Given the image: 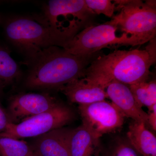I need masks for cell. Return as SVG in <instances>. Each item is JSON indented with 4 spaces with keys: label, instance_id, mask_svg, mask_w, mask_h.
Segmentation results:
<instances>
[{
    "label": "cell",
    "instance_id": "cell-20",
    "mask_svg": "<svg viewBox=\"0 0 156 156\" xmlns=\"http://www.w3.org/2000/svg\"><path fill=\"white\" fill-rule=\"evenodd\" d=\"M11 123L7 111L5 110L0 102V134L6 130L9 123Z\"/></svg>",
    "mask_w": 156,
    "mask_h": 156
},
{
    "label": "cell",
    "instance_id": "cell-12",
    "mask_svg": "<svg viewBox=\"0 0 156 156\" xmlns=\"http://www.w3.org/2000/svg\"><path fill=\"white\" fill-rule=\"evenodd\" d=\"M70 102L87 105L105 100L108 98L105 88L90 83L85 78L77 79L58 89Z\"/></svg>",
    "mask_w": 156,
    "mask_h": 156
},
{
    "label": "cell",
    "instance_id": "cell-4",
    "mask_svg": "<svg viewBox=\"0 0 156 156\" xmlns=\"http://www.w3.org/2000/svg\"><path fill=\"white\" fill-rule=\"evenodd\" d=\"M7 38L32 59L44 49L60 47V43L44 17H19L8 20L5 27Z\"/></svg>",
    "mask_w": 156,
    "mask_h": 156
},
{
    "label": "cell",
    "instance_id": "cell-16",
    "mask_svg": "<svg viewBox=\"0 0 156 156\" xmlns=\"http://www.w3.org/2000/svg\"><path fill=\"white\" fill-rule=\"evenodd\" d=\"M138 105L149 108L156 104L155 80L147 81L128 85Z\"/></svg>",
    "mask_w": 156,
    "mask_h": 156
},
{
    "label": "cell",
    "instance_id": "cell-9",
    "mask_svg": "<svg viewBox=\"0 0 156 156\" xmlns=\"http://www.w3.org/2000/svg\"><path fill=\"white\" fill-rule=\"evenodd\" d=\"M59 102L49 93H20L11 96L7 112L11 123L17 124L50 110Z\"/></svg>",
    "mask_w": 156,
    "mask_h": 156
},
{
    "label": "cell",
    "instance_id": "cell-13",
    "mask_svg": "<svg viewBox=\"0 0 156 156\" xmlns=\"http://www.w3.org/2000/svg\"><path fill=\"white\" fill-rule=\"evenodd\" d=\"M69 150L70 156H99V138L82 125L72 130Z\"/></svg>",
    "mask_w": 156,
    "mask_h": 156
},
{
    "label": "cell",
    "instance_id": "cell-8",
    "mask_svg": "<svg viewBox=\"0 0 156 156\" xmlns=\"http://www.w3.org/2000/svg\"><path fill=\"white\" fill-rule=\"evenodd\" d=\"M83 126L100 138L117 130L124 124L125 117L112 103L106 100L79 105Z\"/></svg>",
    "mask_w": 156,
    "mask_h": 156
},
{
    "label": "cell",
    "instance_id": "cell-17",
    "mask_svg": "<svg viewBox=\"0 0 156 156\" xmlns=\"http://www.w3.org/2000/svg\"><path fill=\"white\" fill-rule=\"evenodd\" d=\"M33 151L25 141L0 136V156H29Z\"/></svg>",
    "mask_w": 156,
    "mask_h": 156
},
{
    "label": "cell",
    "instance_id": "cell-14",
    "mask_svg": "<svg viewBox=\"0 0 156 156\" xmlns=\"http://www.w3.org/2000/svg\"><path fill=\"white\" fill-rule=\"evenodd\" d=\"M128 142L143 156H156V138L144 123L132 121L127 134Z\"/></svg>",
    "mask_w": 156,
    "mask_h": 156
},
{
    "label": "cell",
    "instance_id": "cell-2",
    "mask_svg": "<svg viewBox=\"0 0 156 156\" xmlns=\"http://www.w3.org/2000/svg\"><path fill=\"white\" fill-rule=\"evenodd\" d=\"M156 56L146 49L115 50L98 56L87 68L84 77L90 83L105 88L115 81L128 85L147 81Z\"/></svg>",
    "mask_w": 156,
    "mask_h": 156
},
{
    "label": "cell",
    "instance_id": "cell-21",
    "mask_svg": "<svg viewBox=\"0 0 156 156\" xmlns=\"http://www.w3.org/2000/svg\"><path fill=\"white\" fill-rule=\"evenodd\" d=\"M148 124L154 131L156 130V104L148 108Z\"/></svg>",
    "mask_w": 156,
    "mask_h": 156
},
{
    "label": "cell",
    "instance_id": "cell-3",
    "mask_svg": "<svg viewBox=\"0 0 156 156\" xmlns=\"http://www.w3.org/2000/svg\"><path fill=\"white\" fill-rule=\"evenodd\" d=\"M95 15L85 0H52L45 6L43 17L62 48L81 31L93 25Z\"/></svg>",
    "mask_w": 156,
    "mask_h": 156
},
{
    "label": "cell",
    "instance_id": "cell-6",
    "mask_svg": "<svg viewBox=\"0 0 156 156\" xmlns=\"http://www.w3.org/2000/svg\"><path fill=\"white\" fill-rule=\"evenodd\" d=\"M116 27L109 21L99 25H92L84 29L62 46L73 55L89 56L100 53L104 48L144 44L141 40L126 33L116 34Z\"/></svg>",
    "mask_w": 156,
    "mask_h": 156
},
{
    "label": "cell",
    "instance_id": "cell-15",
    "mask_svg": "<svg viewBox=\"0 0 156 156\" xmlns=\"http://www.w3.org/2000/svg\"><path fill=\"white\" fill-rule=\"evenodd\" d=\"M21 72L17 62L10 53L0 46V83L3 87L16 82Z\"/></svg>",
    "mask_w": 156,
    "mask_h": 156
},
{
    "label": "cell",
    "instance_id": "cell-5",
    "mask_svg": "<svg viewBox=\"0 0 156 156\" xmlns=\"http://www.w3.org/2000/svg\"><path fill=\"white\" fill-rule=\"evenodd\" d=\"M119 13L109 21L123 33L144 44L156 38L155 1H114Z\"/></svg>",
    "mask_w": 156,
    "mask_h": 156
},
{
    "label": "cell",
    "instance_id": "cell-7",
    "mask_svg": "<svg viewBox=\"0 0 156 156\" xmlns=\"http://www.w3.org/2000/svg\"><path fill=\"white\" fill-rule=\"evenodd\" d=\"M73 110L59 102L48 111L26 119L17 124L9 123L0 136L14 139L37 137L55 129L63 128L74 120Z\"/></svg>",
    "mask_w": 156,
    "mask_h": 156
},
{
    "label": "cell",
    "instance_id": "cell-18",
    "mask_svg": "<svg viewBox=\"0 0 156 156\" xmlns=\"http://www.w3.org/2000/svg\"><path fill=\"white\" fill-rule=\"evenodd\" d=\"M86 5L95 14H102L112 18L116 11V5L110 0H85Z\"/></svg>",
    "mask_w": 156,
    "mask_h": 156
},
{
    "label": "cell",
    "instance_id": "cell-10",
    "mask_svg": "<svg viewBox=\"0 0 156 156\" xmlns=\"http://www.w3.org/2000/svg\"><path fill=\"white\" fill-rule=\"evenodd\" d=\"M108 97L125 117L144 123L148 127L147 113L138 105L129 86L112 81L105 87Z\"/></svg>",
    "mask_w": 156,
    "mask_h": 156
},
{
    "label": "cell",
    "instance_id": "cell-19",
    "mask_svg": "<svg viewBox=\"0 0 156 156\" xmlns=\"http://www.w3.org/2000/svg\"><path fill=\"white\" fill-rule=\"evenodd\" d=\"M109 156H138V153L128 140L120 139L115 143Z\"/></svg>",
    "mask_w": 156,
    "mask_h": 156
},
{
    "label": "cell",
    "instance_id": "cell-22",
    "mask_svg": "<svg viewBox=\"0 0 156 156\" xmlns=\"http://www.w3.org/2000/svg\"><path fill=\"white\" fill-rule=\"evenodd\" d=\"M29 156H40L39 155V154H38L37 153V152L36 151L34 150L33 152H32V153Z\"/></svg>",
    "mask_w": 156,
    "mask_h": 156
},
{
    "label": "cell",
    "instance_id": "cell-23",
    "mask_svg": "<svg viewBox=\"0 0 156 156\" xmlns=\"http://www.w3.org/2000/svg\"><path fill=\"white\" fill-rule=\"evenodd\" d=\"M3 88H4V87H3L2 85L0 83V95L2 94V92Z\"/></svg>",
    "mask_w": 156,
    "mask_h": 156
},
{
    "label": "cell",
    "instance_id": "cell-11",
    "mask_svg": "<svg viewBox=\"0 0 156 156\" xmlns=\"http://www.w3.org/2000/svg\"><path fill=\"white\" fill-rule=\"evenodd\" d=\"M72 130L63 127L37 136L32 147L40 156H70L69 140Z\"/></svg>",
    "mask_w": 156,
    "mask_h": 156
},
{
    "label": "cell",
    "instance_id": "cell-1",
    "mask_svg": "<svg viewBox=\"0 0 156 156\" xmlns=\"http://www.w3.org/2000/svg\"><path fill=\"white\" fill-rule=\"evenodd\" d=\"M101 53L76 56L58 46H51L30 59L31 66L25 82L32 89H60L72 81L84 78L89 64Z\"/></svg>",
    "mask_w": 156,
    "mask_h": 156
}]
</instances>
